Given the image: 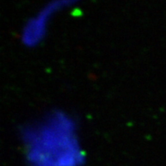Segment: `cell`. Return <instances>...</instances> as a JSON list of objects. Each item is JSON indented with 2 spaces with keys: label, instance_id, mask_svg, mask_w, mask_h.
<instances>
[{
  "label": "cell",
  "instance_id": "obj_1",
  "mask_svg": "<svg viewBox=\"0 0 166 166\" xmlns=\"http://www.w3.org/2000/svg\"><path fill=\"white\" fill-rule=\"evenodd\" d=\"M79 0H49L30 16L21 28V43L29 48H36L48 35L54 18L65 9L76 4Z\"/></svg>",
  "mask_w": 166,
  "mask_h": 166
}]
</instances>
